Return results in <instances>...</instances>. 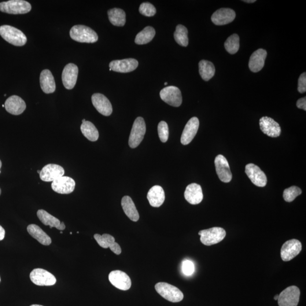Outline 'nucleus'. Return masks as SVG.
Returning <instances> with one entry per match:
<instances>
[{
	"label": "nucleus",
	"instance_id": "obj_37",
	"mask_svg": "<svg viewBox=\"0 0 306 306\" xmlns=\"http://www.w3.org/2000/svg\"><path fill=\"white\" fill-rule=\"evenodd\" d=\"M302 194V190L299 187L292 186L283 191V197L286 202H292Z\"/></svg>",
	"mask_w": 306,
	"mask_h": 306
},
{
	"label": "nucleus",
	"instance_id": "obj_23",
	"mask_svg": "<svg viewBox=\"0 0 306 306\" xmlns=\"http://www.w3.org/2000/svg\"><path fill=\"white\" fill-rule=\"evenodd\" d=\"M95 241L103 249L110 248L116 255H119L121 253V249L115 239L112 235L105 234L102 235L96 234L94 235Z\"/></svg>",
	"mask_w": 306,
	"mask_h": 306
},
{
	"label": "nucleus",
	"instance_id": "obj_45",
	"mask_svg": "<svg viewBox=\"0 0 306 306\" xmlns=\"http://www.w3.org/2000/svg\"><path fill=\"white\" fill-rule=\"evenodd\" d=\"M278 297H279V295H276V296L274 297L275 300L276 301L278 300Z\"/></svg>",
	"mask_w": 306,
	"mask_h": 306
},
{
	"label": "nucleus",
	"instance_id": "obj_7",
	"mask_svg": "<svg viewBox=\"0 0 306 306\" xmlns=\"http://www.w3.org/2000/svg\"><path fill=\"white\" fill-rule=\"evenodd\" d=\"M300 290L296 286L287 287L279 294V306H297L300 298Z\"/></svg>",
	"mask_w": 306,
	"mask_h": 306
},
{
	"label": "nucleus",
	"instance_id": "obj_49",
	"mask_svg": "<svg viewBox=\"0 0 306 306\" xmlns=\"http://www.w3.org/2000/svg\"><path fill=\"white\" fill-rule=\"evenodd\" d=\"M167 83H165V85H167Z\"/></svg>",
	"mask_w": 306,
	"mask_h": 306
},
{
	"label": "nucleus",
	"instance_id": "obj_19",
	"mask_svg": "<svg viewBox=\"0 0 306 306\" xmlns=\"http://www.w3.org/2000/svg\"><path fill=\"white\" fill-rule=\"evenodd\" d=\"M260 127L264 134L271 138H278L281 135V128L278 123L268 116L260 119Z\"/></svg>",
	"mask_w": 306,
	"mask_h": 306
},
{
	"label": "nucleus",
	"instance_id": "obj_44",
	"mask_svg": "<svg viewBox=\"0 0 306 306\" xmlns=\"http://www.w3.org/2000/svg\"><path fill=\"white\" fill-rule=\"evenodd\" d=\"M243 2H245L247 3H253L256 2L255 0H249V1H248V0H246V1H243Z\"/></svg>",
	"mask_w": 306,
	"mask_h": 306
},
{
	"label": "nucleus",
	"instance_id": "obj_34",
	"mask_svg": "<svg viewBox=\"0 0 306 306\" xmlns=\"http://www.w3.org/2000/svg\"><path fill=\"white\" fill-rule=\"evenodd\" d=\"M156 35V31L151 27H146L136 36L135 43L139 45H142L152 41Z\"/></svg>",
	"mask_w": 306,
	"mask_h": 306
},
{
	"label": "nucleus",
	"instance_id": "obj_33",
	"mask_svg": "<svg viewBox=\"0 0 306 306\" xmlns=\"http://www.w3.org/2000/svg\"><path fill=\"white\" fill-rule=\"evenodd\" d=\"M199 73L201 78L205 81L211 80L215 76V67L212 62L207 60H201L199 62Z\"/></svg>",
	"mask_w": 306,
	"mask_h": 306
},
{
	"label": "nucleus",
	"instance_id": "obj_41",
	"mask_svg": "<svg viewBox=\"0 0 306 306\" xmlns=\"http://www.w3.org/2000/svg\"><path fill=\"white\" fill-rule=\"evenodd\" d=\"M298 91L300 93H304L306 91V73H302L298 80Z\"/></svg>",
	"mask_w": 306,
	"mask_h": 306
},
{
	"label": "nucleus",
	"instance_id": "obj_50",
	"mask_svg": "<svg viewBox=\"0 0 306 306\" xmlns=\"http://www.w3.org/2000/svg\"><path fill=\"white\" fill-rule=\"evenodd\" d=\"M60 234H62V231H60Z\"/></svg>",
	"mask_w": 306,
	"mask_h": 306
},
{
	"label": "nucleus",
	"instance_id": "obj_48",
	"mask_svg": "<svg viewBox=\"0 0 306 306\" xmlns=\"http://www.w3.org/2000/svg\"><path fill=\"white\" fill-rule=\"evenodd\" d=\"M1 189H0V195H1Z\"/></svg>",
	"mask_w": 306,
	"mask_h": 306
},
{
	"label": "nucleus",
	"instance_id": "obj_25",
	"mask_svg": "<svg viewBox=\"0 0 306 306\" xmlns=\"http://www.w3.org/2000/svg\"><path fill=\"white\" fill-rule=\"evenodd\" d=\"M40 84L44 93L51 94L56 90L54 77L49 69H44L40 73Z\"/></svg>",
	"mask_w": 306,
	"mask_h": 306
},
{
	"label": "nucleus",
	"instance_id": "obj_11",
	"mask_svg": "<svg viewBox=\"0 0 306 306\" xmlns=\"http://www.w3.org/2000/svg\"><path fill=\"white\" fill-rule=\"evenodd\" d=\"M111 284L121 290H128L132 285L131 279L128 275L123 271L117 270L111 272L109 276Z\"/></svg>",
	"mask_w": 306,
	"mask_h": 306
},
{
	"label": "nucleus",
	"instance_id": "obj_30",
	"mask_svg": "<svg viewBox=\"0 0 306 306\" xmlns=\"http://www.w3.org/2000/svg\"><path fill=\"white\" fill-rule=\"evenodd\" d=\"M121 204L125 215L128 218L134 222H137L139 216L132 199L130 196H124L121 200Z\"/></svg>",
	"mask_w": 306,
	"mask_h": 306
},
{
	"label": "nucleus",
	"instance_id": "obj_20",
	"mask_svg": "<svg viewBox=\"0 0 306 306\" xmlns=\"http://www.w3.org/2000/svg\"><path fill=\"white\" fill-rule=\"evenodd\" d=\"M5 108L7 112L14 115H19L27 109L25 102L17 95H12L6 99Z\"/></svg>",
	"mask_w": 306,
	"mask_h": 306
},
{
	"label": "nucleus",
	"instance_id": "obj_35",
	"mask_svg": "<svg viewBox=\"0 0 306 306\" xmlns=\"http://www.w3.org/2000/svg\"><path fill=\"white\" fill-rule=\"evenodd\" d=\"M188 29L184 26L179 25L177 26L174 32L175 41L183 47H187L189 44V37H188Z\"/></svg>",
	"mask_w": 306,
	"mask_h": 306
},
{
	"label": "nucleus",
	"instance_id": "obj_9",
	"mask_svg": "<svg viewBox=\"0 0 306 306\" xmlns=\"http://www.w3.org/2000/svg\"><path fill=\"white\" fill-rule=\"evenodd\" d=\"M162 101L168 105L178 108L182 103V96L179 88L176 86H167L160 92Z\"/></svg>",
	"mask_w": 306,
	"mask_h": 306
},
{
	"label": "nucleus",
	"instance_id": "obj_10",
	"mask_svg": "<svg viewBox=\"0 0 306 306\" xmlns=\"http://www.w3.org/2000/svg\"><path fill=\"white\" fill-rule=\"evenodd\" d=\"M302 249V243L297 239H291L283 245L281 249V257L283 261H289L299 255Z\"/></svg>",
	"mask_w": 306,
	"mask_h": 306
},
{
	"label": "nucleus",
	"instance_id": "obj_8",
	"mask_svg": "<svg viewBox=\"0 0 306 306\" xmlns=\"http://www.w3.org/2000/svg\"><path fill=\"white\" fill-rule=\"evenodd\" d=\"M29 278L31 281L38 286H53L56 282L55 276L43 269H35L31 272Z\"/></svg>",
	"mask_w": 306,
	"mask_h": 306
},
{
	"label": "nucleus",
	"instance_id": "obj_4",
	"mask_svg": "<svg viewBox=\"0 0 306 306\" xmlns=\"http://www.w3.org/2000/svg\"><path fill=\"white\" fill-rule=\"evenodd\" d=\"M200 241L205 246H212L223 241L225 238L226 231L222 227H215L199 231Z\"/></svg>",
	"mask_w": 306,
	"mask_h": 306
},
{
	"label": "nucleus",
	"instance_id": "obj_51",
	"mask_svg": "<svg viewBox=\"0 0 306 306\" xmlns=\"http://www.w3.org/2000/svg\"><path fill=\"white\" fill-rule=\"evenodd\" d=\"M0 281H1V278H0Z\"/></svg>",
	"mask_w": 306,
	"mask_h": 306
},
{
	"label": "nucleus",
	"instance_id": "obj_5",
	"mask_svg": "<svg viewBox=\"0 0 306 306\" xmlns=\"http://www.w3.org/2000/svg\"><path fill=\"white\" fill-rule=\"evenodd\" d=\"M31 5L24 0H10L0 2V11L10 14H24L30 12Z\"/></svg>",
	"mask_w": 306,
	"mask_h": 306
},
{
	"label": "nucleus",
	"instance_id": "obj_1",
	"mask_svg": "<svg viewBox=\"0 0 306 306\" xmlns=\"http://www.w3.org/2000/svg\"><path fill=\"white\" fill-rule=\"evenodd\" d=\"M71 38L80 43H93L98 41V36L95 31L84 25H75L70 30Z\"/></svg>",
	"mask_w": 306,
	"mask_h": 306
},
{
	"label": "nucleus",
	"instance_id": "obj_39",
	"mask_svg": "<svg viewBox=\"0 0 306 306\" xmlns=\"http://www.w3.org/2000/svg\"><path fill=\"white\" fill-rule=\"evenodd\" d=\"M158 135L162 142L167 141L169 136L168 127L167 123L162 121L158 126Z\"/></svg>",
	"mask_w": 306,
	"mask_h": 306
},
{
	"label": "nucleus",
	"instance_id": "obj_26",
	"mask_svg": "<svg viewBox=\"0 0 306 306\" xmlns=\"http://www.w3.org/2000/svg\"><path fill=\"white\" fill-rule=\"evenodd\" d=\"M267 56V51L264 49H259L254 52L249 61V68L252 72H258L263 69L265 58Z\"/></svg>",
	"mask_w": 306,
	"mask_h": 306
},
{
	"label": "nucleus",
	"instance_id": "obj_3",
	"mask_svg": "<svg viewBox=\"0 0 306 306\" xmlns=\"http://www.w3.org/2000/svg\"><path fill=\"white\" fill-rule=\"evenodd\" d=\"M157 292L161 296L173 303L179 302L183 300L184 295L178 287L167 282H158L155 285Z\"/></svg>",
	"mask_w": 306,
	"mask_h": 306
},
{
	"label": "nucleus",
	"instance_id": "obj_17",
	"mask_svg": "<svg viewBox=\"0 0 306 306\" xmlns=\"http://www.w3.org/2000/svg\"><path fill=\"white\" fill-rule=\"evenodd\" d=\"M139 62L134 58L113 60L110 62V71L119 73H129L135 71L138 68Z\"/></svg>",
	"mask_w": 306,
	"mask_h": 306
},
{
	"label": "nucleus",
	"instance_id": "obj_16",
	"mask_svg": "<svg viewBox=\"0 0 306 306\" xmlns=\"http://www.w3.org/2000/svg\"><path fill=\"white\" fill-rule=\"evenodd\" d=\"M215 164L217 175L223 183L230 182L232 179V174L226 158L223 155H219L216 158Z\"/></svg>",
	"mask_w": 306,
	"mask_h": 306
},
{
	"label": "nucleus",
	"instance_id": "obj_29",
	"mask_svg": "<svg viewBox=\"0 0 306 306\" xmlns=\"http://www.w3.org/2000/svg\"><path fill=\"white\" fill-rule=\"evenodd\" d=\"M27 230L31 237L38 241L44 246H49L51 244V238L44 232L41 228L35 224H29Z\"/></svg>",
	"mask_w": 306,
	"mask_h": 306
},
{
	"label": "nucleus",
	"instance_id": "obj_28",
	"mask_svg": "<svg viewBox=\"0 0 306 306\" xmlns=\"http://www.w3.org/2000/svg\"><path fill=\"white\" fill-rule=\"evenodd\" d=\"M147 198L153 207H160L164 204L165 200L164 190L160 186H154L149 191Z\"/></svg>",
	"mask_w": 306,
	"mask_h": 306
},
{
	"label": "nucleus",
	"instance_id": "obj_36",
	"mask_svg": "<svg viewBox=\"0 0 306 306\" xmlns=\"http://www.w3.org/2000/svg\"><path fill=\"white\" fill-rule=\"evenodd\" d=\"M224 47L228 53L235 54L239 49V37L234 34L228 37L224 43Z\"/></svg>",
	"mask_w": 306,
	"mask_h": 306
},
{
	"label": "nucleus",
	"instance_id": "obj_27",
	"mask_svg": "<svg viewBox=\"0 0 306 306\" xmlns=\"http://www.w3.org/2000/svg\"><path fill=\"white\" fill-rule=\"evenodd\" d=\"M37 216L44 225L50 226L51 228L55 227L61 231L65 228V225L63 222L61 223L60 220L52 216L43 209L39 210L37 212Z\"/></svg>",
	"mask_w": 306,
	"mask_h": 306
},
{
	"label": "nucleus",
	"instance_id": "obj_42",
	"mask_svg": "<svg viewBox=\"0 0 306 306\" xmlns=\"http://www.w3.org/2000/svg\"><path fill=\"white\" fill-rule=\"evenodd\" d=\"M297 106L298 109L306 111V98H302L298 99L297 102Z\"/></svg>",
	"mask_w": 306,
	"mask_h": 306
},
{
	"label": "nucleus",
	"instance_id": "obj_46",
	"mask_svg": "<svg viewBox=\"0 0 306 306\" xmlns=\"http://www.w3.org/2000/svg\"><path fill=\"white\" fill-rule=\"evenodd\" d=\"M30 306H43L39 305H31Z\"/></svg>",
	"mask_w": 306,
	"mask_h": 306
},
{
	"label": "nucleus",
	"instance_id": "obj_47",
	"mask_svg": "<svg viewBox=\"0 0 306 306\" xmlns=\"http://www.w3.org/2000/svg\"><path fill=\"white\" fill-rule=\"evenodd\" d=\"M1 167H2V162H1V160H0V168H1Z\"/></svg>",
	"mask_w": 306,
	"mask_h": 306
},
{
	"label": "nucleus",
	"instance_id": "obj_13",
	"mask_svg": "<svg viewBox=\"0 0 306 306\" xmlns=\"http://www.w3.org/2000/svg\"><path fill=\"white\" fill-rule=\"evenodd\" d=\"M78 75L79 68L76 65L69 63L65 66L62 73V81L66 89L72 90L75 86Z\"/></svg>",
	"mask_w": 306,
	"mask_h": 306
},
{
	"label": "nucleus",
	"instance_id": "obj_22",
	"mask_svg": "<svg viewBox=\"0 0 306 306\" xmlns=\"http://www.w3.org/2000/svg\"><path fill=\"white\" fill-rule=\"evenodd\" d=\"M199 128V120L194 117L188 121L184 128L181 137V143L184 145L189 144L197 134Z\"/></svg>",
	"mask_w": 306,
	"mask_h": 306
},
{
	"label": "nucleus",
	"instance_id": "obj_14",
	"mask_svg": "<svg viewBox=\"0 0 306 306\" xmlns=\"http://www.w3.org/2000/svg\"><path fill=\"white\" fill-rule=\"evenodd\" d=\"M52 189L60 194H69L75 189L76 182L71 177L62 176L55 180L51 184Z\"/></svg>",
	"mask_w": 306,
	"mask_h": 306
},
{
	"label": "nucleus",
	"instance_id": "obj_40",
	"mask_svg": "<svg viewBox=\"0 0 306 306\" xmlns=\"http://www.w3.org/2000/svg\"><path fill=\"white\" fill-rule=\"evenodd\" d=\"M195 265L193 261L185 260L183 261L182 270L184 275L190 276L193 275L195 272Z\"/></svg>",
	"mask_w": 306,
	"mask_h": 306
},
{
	"label": "nucleus",
	"instance_id": "obj_24",
	"mask_svg": "<svg viewBox=\"0 0 306 306\" xmlns=\"http://www.w3.org/2000/svg\"><path fill=\"white\" fill-rule=\"evenodd\" d=\"M184 197L192 205L200 204L203 200V193L201 187L196 183L190 184L186 188Z\"/></svg>",
	"mask_w": 306,
	"mask_h": 306
},
{
	"label": "nucleus",
	"instance_id": "obj_21",
	"mask_svg": "<svg viewBox=\"0 0 306 306\" xmlns=\"http://www.w3.org/2000/svg\"><path fill=\"white\" fill-rule=\"evenodd\" d=\"M235 17L236 14L233 9L221 8L213 13L211 19L214 24L222 26L231 23Z\"/></svg>",
	"mask_w": 306,
	"mask_h": 306
},
{
	"label": "nucleus",
	"instance_id": "obj_6",
	"mask_svg": "<svg viewBox=\"0 0 306 306\" xmlns=\"http://www.w3.org/2000/svg\"><path fill=\"white\" fill-rule=\"evenodd\" d=\"M146 133V124L144 119L138 117L135 121L129 139V145L131 148H136L142 142Z\"/></svg>",
	"mask_w": 306,
	"mask_h": 306
},
{
	"label": "nucleus",
	"instance_id": "obj_38",
	"mask_svg": "<svg viewBox=\"0 0 306 306\" xmlns=\"http://www.w3.org/2000/svg\"><path fill=\"white\" fill-rule=\"evenodd\" d=\"M139 12L146 17L154 16L156 13V9L152 3L143 2L139 6Z\"/></svg>",
	"mask_w": 306,
	"mask_h": 306
},
{
	"label": "nucleus",
	"instance_id": "obj_32",
	"mask_svg": "<svg viewBox=\"0 0 306 306\" xmlns=\"http://www.w3.org/2000/svg\"><path fill=\"white\" fill-rule=\"evenodd\" d=\"M81 131L83 135L90 141H97L99 138V132L95 125L90 121H85L83 122L81 126Z\"/></svg>",
	"mask_w": 306,
	"mask_h": 306
},
{
	"label": "nucleus",
	"instance_id": "obj_15",
	"mask_svg": "<svg viewBox=\"0 0 306 306\" xmlns=\"http://www.w3.org/2000/svg\"><path fill=\"white\" fill-rule=\"evenodd\" d=\"M65 171L61 166L56 164H49L44 167L40 172V178L44 182H53L60 177L63 176Z\"/></svg>",
	"mask_w": 306,
	"mask_h": 306
},
{
	"label": "nucleus",
	"instance_id": "obj_31",
	"mask_svg": "<svg viewBox=\"0 0 306 306\" xmlns=\"http://www.w3.org/2000/svg\"><path fill=\"white\" fill-rule=\"evenodd\" d=\"M108 16L111 23L116 27H123L126 22V14L122 9H110L108 11Z\"/></svg>",
	"mask_w": 306,
	"mask_h": 306
},
{
	"label": "nucleus",
	"instance_id": "obj_2",
	"mask_svg": "<svg viewBox=\"0 0 306 306\" xmlns=\"http://www.w3.org/2000/svg\"><path fill=\"white\" fill-rule=\"evenodd\" d=\"M0 35L6 42L16 46H23L27 42L24 33L18 28L9 25L0 27Z\"/></svg>",
	"mask_w": 306,
	"mask_h": 306
},
{
	"label": "nucleus",
	"instance_id": "obj_12",
	"mask_svg": "<svg viewBox=\"0 0 306 306\" xmlns=\"http://www.w3.org/2000/svg\"><path fill=\"white\" fill-rule=\"evenodd\" d=\"M245 172L253 184L259 187H264L267 183V178L260 167L253 164L246 165Z\"/></svg>",
	"mask_w": 306,
	"mask_h": 306
},
{
	"label": "nucleus",
	"instance_id": "obj_43",
	"mask_svg": "<svg viewBox=\"0 0 306 306\" xmlns=\"http://www.w3.org/2000/svg\"><path fill=\"white\" fill-rule=\"evenodd\" d=\"M5 231L1 225H0V241H2L5 238Z\"/></svg>",
	"mask_w": 306,
	"mask_h": 306
},
{
	"label": "nucleus",
	"instance_id": "obj_52",
	"mask_svg": "<svg viewBox=\"0 0 306 306\" xmlns=\"http://www.w3.org/2000/svg\"><path fill=\"white\" fill-rule=\"evenodd\" d=\"M0 172H1V171H0Z\"/></svg>",
	"mask_w": 306,
	"mask_h": 306
},
{
	"label": "nucleus",
	"instance_id": "obj_18",
	"mask_svg": "<svg viewBox=\"0 0 306 306\" xmlns=\"http://www.w3.org/2000/svg\"><path fill=\"white\" fill-rule=\"evenodd\" d=\"M91 101L94 108L102 115L106 116L111 115L112 112L111 103L106 96L100 93L94 94L92 95Z\"/></svg>",
	"mask_w": 306,
	"mask_h": 306
}]
</instances>
